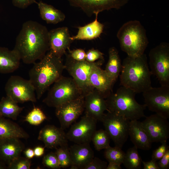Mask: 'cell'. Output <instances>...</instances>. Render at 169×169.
Returning <instances> with one entry per match:
<instances>
[{
  "label": "cell",
  "mask_w": 169,
  "mask_h": 169,
  "mask_svg": "<svg viewBox=\"0 0 169 169\" xmlns=\"http://www.w3.org/2000/svg\"><path fill=\"white\" fill-rule=\"evenodd\" d=\"M98 13L95 14V20L92 22L83 26L77 27L78 30L77 34L71 36L70 39L75 40H89L99 37L103 32L104 25L98 20Z\"/></svg>",
  "instance_id": "24"
},
{
  "label": "cell",
  "mask_w": 169,
  "mask_h": 169,
  "mask_svg": "<svg viewBox=\"0 0 169 169\" xmlns=\"http://www.w3.org/2000/svg\"><path fill=\"white\" fill-rule=\"evenodd\" d=\"M101 121L115 146L122 148L129 136L130 120L115 113L107 111Z\"/></svg>",
  "instance_id": "9"
},
{
  "label": "cell",
  "mask_w": 169,
  "mask_h": 169,
  "mask_svg": "<svg viewBox=\"0 0 169 169\" xmlns=\"http://www.w3.org/2000/svg\"><path fill=\"white\" fill-rule=\"evenodd\" d=\"M24 153L26 157L30 159L33 158L35 156L33 150L30 148H28L25 150Z\"/></svg>",
  "instance_id": "44"
},
{
  "label": "cell",
  "mask_w": 169,
  "mask_h": 169,
  "mask_svg": "<svg viewBox=\"0 0 169 169\" xmlns=\"http://www.w3.org/2000/svg\"><path fill=\"white\" fill-rule=\"evenodd\" d=\"M161 143V145L153 151L152 154L151 159L156 161L161 158L169 150V146L167 144V141Z\"/></svg>",
  "instance_id": "36"
},
{
  "label": "cell",
  "mask_w": 169,
  "mask_h": 169,
  "mask_svg": "<svg viewBox=\"0 0 169 169\" xmlns=\"http://www.w3.org/2000/svg\"><path fill=\"white\" fill-rule=\"evenodd\" d=\"M29 137L18 125L0 115V140L11 137L26 139Z\"/></svg>",
  "instance_id": "25"
},
{
  "label": "cell",
  "mask_w": 169,
  "mask_h": 169,
  "mask_svg": "<svg viewBox=\"0 0 169 169\" xmlns=\"http://www.w3.org/2000/svg\"><path fill=\"white\" fill-rule=\"evenodd\" d=\"M6 96L17 103L37 101L35 89L30 80L18 75L11 76L5 87Z\"/></svg>",
  "instance_id": "10"
},
{
  "label": "cell",
  "mask_w": 169,
  "mask_h": 169,
  "mask_svg": "<svg viewBox=\"0 0 169 169\" xmlns=\"http://www.w3.org/2000/svg\"><path fill=\"white\" fill-rule=\"evenodd\" d=\"M31 161L30 159L20 156L13 160L8 166L9 169H29Z\"/></svg>",
  "instance_id": "34"
},
{
  "label": "cell",
  "mask_w": 169,
  "mask_h": 169,
  "mask_svg": "<svg viewBox=\"0 0 169 169\" xmlns=\"http://www.w3.org/2000/svg\"><path fill=\"white\" fill-rule=\"evenodd\" d=\"M150 71L161 85H169V44L162 42L149 53Z\"/></svg>",
  "instance_id": "7"
},
{
  "label": "cell",
  "mask_w": 169,
  "mask_h": 169,
  "mask_svg": "<svg viewBox=\"0 0 169 169\" xmlns=\"http://www.w3.org/2000/svg\"><path fill=\"white\" fill-rule=\"evenodd\" d=\"M110 137L105 130H96L91 139L95 149L100 151L105 149L110 146Z\"/></svg>",
  "instance_id": "30"
},
{
  "label": "cell",
  "mask_w": 169,
  "mask_h": 169,
  "mask_svg": "<svg viewBox=\"0 0 169 169\" xmlns=\"http://www.w3.org/2000/svg\"><path fill=\"white\" fill-rule=\"evenodd\" d=\"M23 109L7 96L3 97L0 101V115L4 117L16 120Z\"/></svg>",
  "instance_id": "28"
},
{
  "label": "cell",
  "mask_w": 169,
  "mask_h": 169,
  "mask_svg": "<svg viewBox=\"0 0 169 169\" xmlns=\"http://www.w3.org/2000/svg\"><path fill=\"white\" fill-rule=\"evenodd\" d=\"M55 152L61 168H66L72 164L68 144L59 146L55 148Z\"/></svg>",
  "instance_id": "32"
},
{
  "label": "cell",
  "mask_w": 169,
  "mask_h": 169,
  "mask_svg": "<svg viewBox=\"0 0 169 169\" xmlns=\"http://www.w3.org/2000/svg\"><path fill=\"white\" fill-rule=\"evenodd\" d=\"M142 161L138 149L134 146L128 149L125 153L122 163L127 169H140Z\"/></svg>",
  "instance_id": "29"
},
{
  "label": "cell",
  "mask_w": 169,
  "mask_h": 169,
  "mask_svg": "<svg viewBox=\"0 0 169 169\" xmlns=\"http://www.w3.org/2000/svg\"><path fill=\"white\" fill-rule=\"evenodd\" d=\"M129 0H67L72 6L80 8L89 17L112 9H118Z\"/></svg>",
  "instance_id": "13"
},
{
  "label": "cell",
  "mask_w": 169,
  "mask_h": 169,
  "mask_svg": "<svg viewBox=\"0 0 169 169\" xmlns=\"http://www.w3.org/2000/svg\"><path fill=\"white\" fill-rule=\"evenodd\" d=\"M104 60L94 62L86 60L77 61L66 55L64 69H66L84 96L94 89L90 85L89 77L93 68L97 64L103 63Z\"/></svg>",
  "instance_id": "8"
},
{
  "label": "cell",
  "mask_w": 169,
  "mask_h": 169,
  "mask_svg": "<svg viewBox=\"0 0 169 169\" xmlns=\"http://www.w3.org/2000/svg\"><path fill=\"white\" fill-rule=\"evenodd\" d=\"M117 37L121 50L131 57L144 54L149 43L145 28L136 20L124 23L118 31Z\"/></svg>",
  "instance_id": "5"
},
{
  "label": "cell",
  "mask_w": 169,
  "mask_h": 169,
  "mask_svg": "<svg viewBox=\"0 0 169 169\" xmlns=\"http://www.w3.org/2000/svg\"><path fill=\"white\" fill-rule=\"evenodd\" d=\"M25 146L19 138L14 137L0 140V161L7 166L20 156Z\"/></svg>",
  "instance_id": "20"
},
{
  "label": "cell",
  "mask_w": 169,
  "mask_h": 169,
  "mask_svg": "<svg viewBox=\"0 0 169 169\" xmlns=\"http://www.w3.org/2000/svg\"><path fill=\"white\" fill-rule=\"evenodd\" d=\"M129 134L134 146L138 149L148 150L151 148L152 142L141 122L130 121Z\"/></svg>",
  "instance_id": "22"
},
{
  "label": "cell",
  "mask_w": 169,
  "mask_h": 169,
  "mask_svg": "<svg viewBox=\"0 0 169 169\" xmlns=\"http://www.w3.org/2000/svg\"><path fill=\"white\" fill-rule=\"evenodd\" d=\"M4 162L0 161V169L7 168L8 166Z\"/></svg>",
  "instance_id": "46"
},
{
  "label": "cell",
  "mask_w": 169,
  "mask_h": 169,
  "mask_svg": "<svg viewBox=\"0 0 169 169\" xmlns=\"http://www.w3.org/2000/svg\"><path fill=\"white\" fill-rule=\"evenodd\" d=\"M101 63L93 68L89 77L91 86L100 92L106 99L112 92L115 82L108 76L105 70L102 69Z\"/></svg>",
  "instance_id": "19"
},
{
  "label": "cell",
  "mask_w": 169,
  "mask_h": 169,
  "mask_svg": "<svg viewBox=\"0 0 169 169\" xmlns=\"http://www.w3.org/2000/svg\"><path fill=\"white\" fill-rule=\"evenodd\" d=\"M47 119L46 115L43 111L40 108L34 106L26 115L24 121L31 125H38Z\"/></svg>",
  "instance_id": "33"
},
{
  "label": "cell",
  "mask_w": 169,
  "mask_h": 169,
  "mask_svg": "<svg viewBox=\"0 0 169 169\" xmlns=\"http://www.w3.org/2000/svg\"><path fill=\"white\" fill-rule=\"evenodd\" d=\"M152 75L146 54L136 57L127 56L122 63L120 85L136 94L143 93L152 87Z\"/></svg>",
  "instance_id": "3"
},
{
  "label": "cell",
  "mask_w": 169,
  "mask_h": 169,
  "mask_svg": "<svg viewBox=\"0 0 169 169\" xmlns=\"http://www.w3.org/2000/svg\"><path fill=\"white\" fill-rule=\"evenodd\" d=\"M144 169H159L157 162L152 159L148 161H142Z\"/></svg>",
  "instance_id": "42"
},
{
  "label": "cell",
  "mask_w": 169,
  "mask_h": 169,
  "mask_svg": "<svg viewBox=\"0 0 169 169\" xmlns=\"http://www.w3.org/2000/svg\"><path fill=\"white\" fill-rule=\"evenodd\" d=\"M70 169H79V168L76 166L72 165L70 166Z\"/></svg>",
  "instance_id": "47"
},
{
  "label": "cell",
  "mask_w": 169,
  "mask_h": 169,
  "mask_svg": "<svg viewBox=\"0 0 169 169\" xmlns=\"http://www.w3.org/2000/svg\"><path fill=\"white\" fill-rule=\"evenodd\" d=\"M13 5L18 8L25 9L34 3H36V0H12Z\"/></svg>",
  "instance_id": "40"
},
{
  "label": "cell",
  "mask_w": 169,
  "mask_h": 169,
  "mask_svg": "<svg viewBox=\"0 0 169 169\" xmlns=\"http://www.w3.org/2000/svg\"><path fill=\"white\" fill-rule=\"evenodd\" d=\"M40 15L47 23L56 24L63 22L65 18V14L53 6L40 1L37 2Z\"/></svg>",
  "instance_id": "26"
},
{
  "label": "cell",
  "mask_w": 169,
  "mask_h": 169,
  "mask_svg": "<svg viewBox=\"0 0 169 169\" xmlns=\"http://www.w3.org/2000/svg\"><path fill=\"white\" fill-rule=\"evenodd\" d=\"M97 121L85 115L66 134L68 140L76 144L90 143L96 130Z\"/></svg>",
  "instance_id": "14"
},
{
  "label": "cell",
  "mask_w": 169,
  "mask_h": 169,
  "mask_svg": "<svg viewBox=\"0 0 169 169\" xmlns=\"http://www.w3.org/2000/svg\"><path fill=\"white\" fill-rule=\"evenodd\" d=\"M109 59L104 69L108 76L115 83L120 74L122 63L118 51L112 47L108 51Z\"/></svg>",
  "instance_id": "27"
},
{
  "label": "cell",
  "mask_w": 169,
  "mask_h": 169,
  "mask_svg": "<svg viewBox=\"0 0 169 169\" xmlns=\"http://www.w3.org/2000/svg\"><path fill=\"white\" fill-rule=\"evenodd\" d=\"M145 117L141 122L152 142L167 141L169 138L168 119L156 113Z\"/></svg>",
  "instance_id": "15"
},
{
  "label": "cell",
  "mask_w": 169,
  "mask_h": 169,
  "mask_svg": "<svg viewBox=\"0 0 169 169\" xmlns=\"http://www.w3.org/2000/svg\"><path fill=\"white\" fill-rule=\"evenodd\" d=\"M20 58L13 49L0 47V73L8 74L13 72L19 67Z\"/></svg>",
  "instance_id": "23"
},
{
  "label": "cell",
  "mask_w": 169,
  "mask_h": 169,
  "mask_svg": "<svg viewBox=\"0 0 169 169\" xmlns=\"http://www.w3.org/2000/svg\"><path fill=\"white\" fill-rule=\"evenodd\" d=\"M38 139L44 143L45 147L56 148L68 144V140L64 130L52 125H47L39 131Z\"/></svg>",
  "instance_id": "18"
},
{
  "label": "cell",
  "mask_w": 169,
  "mask_h": 169,
  "mask_svg": "<svg viewBox=\"0 0 169 169\" xmlns=\"http://www.w3.org/2000/svg\"><path fill=\"white\" fill-rule=\"evenodd\" d=\"M107 162L96 157H94L84 169H106Z\"/></svg>",
  "instance_id": "38"
},
{
  "label": "cell",
  "mask_w": 169,
  "mask_h": 169,
  "mask_svg": "<svg viewBox=\"0 0 169 169\" xmlns=\"http://www.w3.org/2000/svg\"><path fill=\"white\" fill-rule=\"evenodd\" d=\"M136 93L121 86L115 93L112 92L105 99L107 111L115 113L130 121L138 120L146 117L144 104L138 103L135 99Z\"/></svg>",
  "instance_id": "4"
},
{
  "label": "cell",
  "mask_w": 169,
  "mask_h": 169,
  "mask_svg": "<svg viewBox=\"0 0 169 169\" xmlns=\"http://www.w3.org/2000/svg\"><path fill=\"white\" fill-rule=\"evenodd\" d=\"M104 54L97 49H92L86 52L85 60L94 62L98 60H104Z\"/></svg>",
  "instance_id": "37"
},
{
  "label": "cell",
  "mask_w": 169,
  "mask_h": 169,
  "mask_svg": "<svg viewBox=\"0 0 169 169\" xmlns=\"http://www.w3.org/2000/svg\"><path fill=\"white\" fill-rule=\"evenodd\" d=\"M53 84L43 101L49 107L55 108L84 96L72 78L62 76Z\"/></svg>",
  "instance_id": "6"
},
{
  "label": "cell",
  "mask_w": 169,
  "mask_h": 169,
  "mask_svg": "<svg viewBox=\"0 0 169 169\" xmlns=\"http://www.w3.org/2000/svg\"><path fill=\"white\" fill-rule=\"evenodd\" d=\"M159 169H167L169 167V150L157 162Z\"/></svg>",
  "instance_id": "41"
},
{
  "label": "cell",
  "mask_w": 169,
  "mask_h": 169,
  "mask_svg": "<svg viewBox=\"0 0 169 169\" xmlns=\"http://www.w3.org/2000/svg\"><path fill=\"white\" fill-rule=\"evenodd\" d=\"M142 93L146 107L163 117L169 118V85L151 87Z\"/></svg>",
  "instance_id": "11"
},
{
  "label": "cell",
  "mask_w": 169,
  "mask_h": 169,
  "mask_svg": "<svg viewBox=\"0 0 169 169\" xmlns=\"http://www.w3.org/2000/svg\"><path fill=\"white\" fill-rule=\"evenodd\" d=\"M84 109L83 95L55 108V115L60 128L64 130L69 127L82 114Z\"/></svg>",
  "instance_id": "12"
},
{
  "label": "cell",
  "mask_w": 169,
  "mask_h": 169,
  "mask_svg": "<svg viewBox=\"0 0 169 169\" xmlns=\"http://www.w3.org/2000/svg\"><path fill=\"white\" fill-rule=\"evenodd\" d=\"M122 148L115 146H110L105 149L104 155L105 158L109 162H113L121 165L123 162L125 153Z\"/></svg>",
  "instance_id": "31"
},
{
  "label": "cell",
  "mask_w": 169,
  "mask_h": 169,
  "mask_svg": "<svg viewBox=\"0 0 169 169\" xmlns=\"http://www.w3.org/2000/svg\"><path fill=\"white\" fill-rule=\"evenodd\" d=\"M68 28L63 27L53 29L49 32V50L56 56L61 58L69 49L73 41L70 38Z\"/></svg>",
  "instance_id": "16"
},
{
  "label": "cell",
  "mask_w": 169,
  "mask_h": 169,
  "mask_svg": "<svg viewBox=\"0 0 169 169\" xmlns=\"http://www.w3.org/2000/svg\"><path fill=\"white\" fill-rule=\"evenodd\" d=\"M84 110L85 115L100 121L105 111H107L105 99L95 89L84 96Z\"/></svg>",
  "instance_id": "17"
},
{
  "label": "cell",
  "mask_w": 169,
  "mask_h": 169,
  "mask_svg": "<svg viewBox=\"0 0 169 169\" xmlns=\"http://www.w3.org/2000/svg\"><path fill=\"white\" fill-rule=\"evenodd\" d=\"M68 54L73 59L77 61H84L85 60L86 52L82 49H77L72 50L69 49Z\"/></svg>",
  "instance_id": "39"
},
{
  "label": "cell",
  "mask_w": 169,
  "mask_h": 169,
  "mask_svg": "<svg viewBox=\"0 0 169 169\" xmlns=\"http://www.w3.org/2000/svg\"><path fill=\"white\" fill-rule=\"evenodd\" d=\"M120 165L113 162H109L106 169H121Z\"/></svg>",
  "instance_id": "45"
},
{
  "label": "cell",
  "mask_w": 169,
  "mask_h": 169,
  "mask_svg": "<svg viewBox=\"0 0 169 169\" xmlns=\"http://www.w3.org/2000/svg\"><path fill=\"white\" fill-rule=\"evenodd\" d=\"M35 156L39 157L43 155L44 153L45 147L40 146L36 147L33 149Z\"/></svg>",
  "instance_id": "43"
},
{
  "label": "cell",
  "mask_w": 169,
  "mask_h": 169,
  "mask_svg": "<svg viewBox=\"0 0 169 169\" xmlns=\"http://www.w3.org/2000/svg\"><path fill=\"white\" fill-rule=\"evenodd\" d=\"M49 32L45 26L37 22L29 20L23 23L13 49L24 63L34 64L49 50Z\"/></svg>",
  "instance_id": "1"
},
{
  "label": "cell",
  "mask_w": 169,
  "mask_h": 169,
  "mask_svg": "<svg viewBox=\"0 0 169 169\" xmlns=\"http://www.w3.org/2000/svg\"><path fill=\"white\" fill-rule=\"evenodd\" d=\"M34 65L28 73L29 80L34 87L39 100L49 87L62 75L64 65L61 58L50 51Z\"/></svg>",
  "instance_id": "2"
},
{
  "label": "cell",
  "mask_w": 169,
  "mask_h": 169,
  "mask_svg": "<svg viewBox=\"0 0 169 169\" xmlns=\"http://www.w3.org/2000/svg\"><path fill=\"white\" fill-rule=\"evenodd\" d=\"M42 163L49 168L56 169L61 168L55 152H51L44 155L43 158Z\"/></svg>",
  "instance_id": "35"
},
{
  "label": "cell",
  "mask_w": 169,
  "mask_h": 169,
  "mask_svg": "<svg viewBox=\"0 0 169 169\" xmlns=\"http://www.w3.org/2000/svg\"><path fill=\"white\" fill-rule=\"evenodd\" d=\"M69 151L72 165L79 169H84L94 157V152L90 143H75L69 147Z\"/></svg>",
  "instance_id": "21"
}]
</instances>
